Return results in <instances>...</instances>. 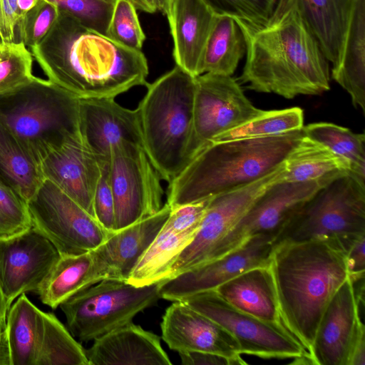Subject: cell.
<instances>
[{
	"mask_svg": "<svg viewBox=\"0 0 365 365\" xmlns=\"http://www.w3.org/2000/svg\"><path fill=\"white\" fill-rule=\"evenodd\" d=\"M365 235V181L352 174L321 188L287 221L274 239L282 242L326 241L346 252Z\"/></svg>",
	"mask_w": 365,
	"mask_h": 365,
	"instance_id": "7",
	"label": "cell"
},
{
	"mask_svg": "<svg viewBox=\"0 0 365 365\" xmlns=\"http://www.w3.org/2000/svg\"><path fill=\"white\" fill-rule=\"evenodd\" d=\"M32 227L27 202L0 183V240L15 236Z\"/></svg>",
	"mask_w": 365,
	"mask_h": 365,
	"instance_id": "39",
	"label": "cell"
},
{
	"mask_svg": "<svg viewBox=\"0 0 365 365\" xmlns=\"http://www.w3.org/2000/svg\"><path fill=\"white\" fill-rule=\"evenodd\" d=\"M365 235L357 239L346 252L349 277L353 282L364 279Z\"/></svg>",
	"mask_w": 365,
	"mask_h": 365,
	"instance_id": "44",
	"label": "cell"
},
{
	"mask_svg": "<svg viewBox=\"0 0 365 365\" xmlns=\"http://www.w3.org/2000/svg\"><path fill=\"white\" fill-rule=\"evenodd\" d=\"M199 225L180 233L160 231L133 267L127 281L140 287L168 279L173 264L192 240Z\"/></svg>",
	"mask_w": 365,
	"mask_h": 365,
	"instance_id": "32",
	"label": "cell"
},
{
	"mask_svg": "<svg viewBox=\"0 0 365 365\" xmlns=\"http://www.w3.org/2000/svg\"><path fill=\"white\" fill-rule=\"evenodd\" d=\"M38 1V0H17L18 6L21 14V19L36 5Z\"/></svg>",
	"mask_w": 365,
	"mask_h": 365,
	"instance_id": "51",
	"label": "cell"
},
{
	"mask_svg": "<svg viewBox=\"0 0 365 365\" xmlns=\"http://www.w3.org/2000/svg\"><path fill=\"white\" fill-rule=\"evenodd\" d=\"M0 48H1V43H0Z\"/></svg>",
	"mask_w": 365,
	"mask_h": 365,
	"instance_id": "53",
	"label": "cell"
},
{
	"mask_svg": "<svg viewBox=\"0 0 365 365\" xmlns=\"http://www.w3.org/2000/svg\"><path fill=\"white\" fill-rule=\"evenodd\" d=\"M171 208L165 203L155 214L111 232L93 255L104 279H128L133 267L155 239Z\"/></svg>",
	"mask_w": 365,
	"mask_h": 365,
	"instance_id": "21",
	"label": "cell"
},
{
	"mask_svg": "<svg viewBox=\"0 0 365 365\" xmlns=\"http://www.w3.org/2000/svg\"><path fill=\"white\" fill-rule=\"evenodd\" d=\"M9 42L16 41L15 34L21 19L17 0H1Z\"/></svg>",
	"mask_w": 365,
	"mask_h": 365,
	"instance_id": "46",
	"label": "cell"
},
{
	"mask_svg": "<svg viewBox=\"0 0 365 365\" xmlns=\"http://www.w3.org/2000/svg\"><path fill=\"white\" fill-rule=\"evenodd\" d=\"M43 326L35 365H89L86 349L51 312H43Z\"/></svg>",
	"mask_w": 365,
	"mask_h": 365,
	"instance_id": "34",
	"label": "cell"
},
{
	"mask_svg": "<svg viewBox=\"0 0 365 365\" xmlns=\"http://www.w3.org/2000/svg\"><path fill=\"white\" fill-rule=\"evenodd\" d=\"M303 135L317 142L346 160L351 174L365 181V135L332 123L319 122L304 125Z\"/></svg>",
	"mask_w": 365,
	"mask_h": 365,
	"instance_id": "33",
	"label": "cell"
},
{
	"mask_svg": "<svg viewBox=\"0 0 365 365\" xmlns=\"http://www.w3.org/2000/svg\"><path fill=\"white\" fill-rule=\"evenodd\" d=\"M109 175L115 231L157 213L163 206V178L142 146L122 143L114 147Z\"/></svg>",
	"mask_w": 365,
	"mask_h": 365,
	"instance_id": "10",
	"label": "cell"
},
{
	"mask_svg": "<svg viewBox=\"0 0 365 365\" xmlns=\"http://www.w3.org/2000/svg\"><path fill=\"white\" fill-rule=\"evenodd\" d=\"M215 291L235 308L289 331L280 317L269 265L250 269Z\"/></svg>",
	"mask_w": 365,
	"mask_h": 365,
	"instance_id": "24",
	"label": "cell"
},
{
	"mask_svg": "<svg viewBox=\"0 0 365 365\" xmlns=\"http://www.w3.org/2000/svg\"><path fill=\"white\" fill-rule=\"evenodd\" d=\"M59 257L55 246L34 227L0 240V289L8 310L20 295L36 293Z\"/></svg>",
	"mask_w": 365,
	"mask_h": 365,
	"instance_id": "17",
	"label": "cell"
},
{
	"mask_svg": "<svg viewBox=\"0 0 365 365\" xmlns=\"http://www.w3.org/2000/svg\"><path fill=\"white\" fill-rule=\"evenodd\" d=\"M283 163L248 185L210 199L197 232L179 255L168 279L207 262L210 255L254 202L272 185L282 182Z\"/></svg>",
	"mask_w": 365,
	"mask_h": 365,
	"instance_id": "12",
	"label": "cell"
},
{
	"mask_svg": "<svg viewBox=\"0 0 365 365\" xmlns=\"http://www.w3.org/2000/svg\"><path fill=\"white\" fill-rule=\"evenodd\" d=\"M106 36L123 47L141 50L145 35L136 9L129 1H115Z\"/></svg>",
	"mask_w": 365,
	"mask_h": 365,
	"instance_id": "37",
	"label": "cell"
},
{
	"mask_svg": "<svg viewBox=\"0 0 365 365\" xmlns=\"http://www.w3.org/2000/svg\"><path fill=\"white\" fill-rule=\"evenodd\" d=\"M0 365H11L6 330L0 332Z\"/></svg>",
	"mask_w": 365,
	"mask_h": 365,
	"instance_id": "47",
	"label": "cell"
},
{
	"mask_svg": "<svg viewBox=\"0 0 365 365\" xmlns=\"http://www.w3.org/2000/svg\"><path fill=\"white\" fill-rule=\"evenodd\" d=\"M269 269L281 319L309 359L329 302L350 277L346 252L326 241L282 242L274 246Z\"/></svg>",
	"mask_w": 365,
	"mask_h": 365,
	"instance_id": "3",
	"label": "cell"
},
{
	"mask_svg": "<svg viewBox=\"0 0 365 365\" xmlns=\"http://www.w3.org/2000/svg\"><path fill=\"white\" fill-rule=\"evenodd\" d=\"M246 53V41L237 21L216 14L207 39L200 66L205 73L232 76Z\"/></svg>",
	"mask_w": 365,
	"mask_h": 365,
	"instance_id": "30",
	"label": "cell"
},
{
	"mask_svg": "<svg viewBox=\"0 0 365 365\" xmlns=\"http://www.w3.org/2000/svg\"><path fill=\"white\" fill-rule=\"evenodd\" d=\"M332 78L350 96L352 104L365 112V0H355Z\"/></svg>",
	"mask_w": 365,
	"mask_h": 365,
	"instance_id": "25",
	"label": "cell"
},
{
	"mask_svg": "<svg viewBox=\"0 0 365 365\" xmlns=\"http://www.w3.org/2000/svg\"><path fill=\"white\" fill-rule=\"evenodd\" d=\"M30 49L48 80L81 99L115 98L148 83V65L141 50L123 47L62 11Z\"/></svg>",
	"mask_w": 365,
	"mask_h": 365,
	"instance_id": "1",
	"label": "cell"
},
{
	"mask_svg": "<svg viewBox=\"0 0 365 365\" xmlns=\"http://www.w3.org/2000/svg\"><path fill=\"white\" fill-rule=\"evenodd\" d=\"M181 301L226 329L237 342L242 354L264 359L293 358L309 364L307 351L289 331L235 308L215 290Z\"/></svg>",
	"mask_w": 365,
	"mask_h": 365,
	"instance_id": "11",
	"label": "cell"
},
{
	"mask_svg": "<svg viewBox=\"0 0 365 365\" xmlns=\"http://www.w3.org/2000/svg\"><path fill=\"white\" fill-rule=\"evenodd\" d=\"M43 180L40 164L0 123V183L28 202Z\"/></svg>",
	"mask_w": 365,
	"mask_h": 365,
	"instance_id": "31",
	"label": "cell"
},
{
	"mask_svg": "<svg viewBox=\"0 0 365 365\" xmlns=\"http://www.w3.org/2000/svg\"><path fill=\"white\" fill-rule=\"evenodd\" d=\"M82 138L68 141L40 163L48 180L95 217L93 198L101 175L102 164Z\"/></svg>",
	"mask_w": 365,
	"mask_h": 365,
	"instance_id": "20",
	"label": "cell"
},
{
	"mask_svg": "<svg viewBox=\"0 0 365 365\" xmlns=\"http://www.w3.org/2000/svg\"><path fill=\"white\" fill-rule=\"evenodd\" d=\"M302 136V128L274 136L212 143L169 182L166 203L173 208L255 182L278 168Z\"/></svg>",
	"mask_w": 365,
	"mask_h": 365,
	"instance_id": "4",
	"label": "cell"
},
{
	"mask_svg": "<svg viewBox=\"0 0 365 365\" xmlns=\"http://www.w3.org/2000/svg\"><path fill=\"white\" fill-rule=\"evenodd\" d=\"M237 23L246 41L240 81L249 89L287 99L330 89L329 61L292 0H277L262 25Z\"/></svg>",
	"mask_w": 365,
	"mask_h": 365,
	"instance_id": "2",
	"label": "cell"
},
{
	"mask_svg": "<svg viewBox=\"0 0 365 365\" xmlns=\"http://www.w3.org/2000/svg\"><path fill=\"white\" fill-rule=\"evenodd\" d=\"M321 188L316 182L272 185L217 245L207 262L239 247L254 236L269 235L275 239L291 217Z\"/></svg>",
	"mask_w": 365,
	"mask_h": 365,
	"instance_id": "15",
	"label": "cell"
},
{
	"mask_svg": "<svg viewBox=\"0 0 365 365\" xmlns=\"http://www.w3.org/2000/svg\"><path fill=\"white\" fill-rule=\"evenodd\" d=\"M157 9L163 14H166L170 0H155Z\"/></svg>",
	"mask_w": 365,
	"mask_h": 365,
	"instance_id": "52",
	"label": "cell"
},
{
	"mask_svg": "<svg viewBox=\"0 0 365 365\" xmlns=\"http://www.w3.org/2000/svg\"><path fill=\"white\" fill-rule=\"evenodd\" d=\"M274 238L257 235L225 255L161 282L160 298L180 301L215 290L237 275L256 267L268 266Z\"/></svg>",
	"mask_w": 365,
	"mask_h": 365,
	"instance_id": "16",
	"label": "cell"
},
{
	"mask_svg": "<svg viewBox=\"0 0 365 365\" xmlns=\"http://www.w3.org/2000/svg\"><path fill=\"white\" fill-rule=\"evenodd\" d=\"M135 8L143 12L153 14L158 11L155 0H128Z\"/></svg>",
	"mask_w": 365,
	"mask_h": 365,
	"instance_id": "48",
	"label": "cell"
},
{
	"mask_svg": "<svg viewBox=\"0 0 365 365\" xmlns=\"http://www.w3.org/2000/svg\"><path fill=\"white\" fill-rule=\"evenodd\" d=\"M162 281L139 287L108 278L81 290L59 306L68 329L74 338L86 342L133 322L139 312L161 299Z\"/></svg>",
	"mask_w": 365,
	"mask_h": 365,
	"instance_id": "8",
	"label": "cell"
},
{
	"mask_svg": "<svg viewBox=\"0 0 365 365\" xmlns=\"http://www.w3.org/2000/svg\"><path fill=\"white\" fill-rule=\"evenodd\" d=\"M145 86L137 108L143 149L170 182L192 160L195 77L176 65Z\"/></svg>",
	"mask_w": 365,
	"mask_h": 365,
	"instance_id": "5",
	"label": "cell"
},
{
	"mask_svg": "<svg viewBox=\"0 0 365 365\" xmlns=\"http://www.w3.org/2000/svg\"><path fill=\"white\" fill-rule=\"evenodd\" d=\"M32 67V53L23 42L1 41L0 94L31 81Z\"/></svg>",
	"mask_w": 365,
	"mask_h": 365,
	"instance_id": "36",
	"label": "cell"
},
{
	"mask_svg": "<svg viewBox=\"0 0 365 365\" xmlns=\"http://www.w3.org/2000/svg\"><path fill=\"white\" fill-rule=\"evenodd\" d=\"M115 98H80L82 138L101 163L109 162L112 150L122 143L143 146L137 108L128 109Z\"/></svg>",
	"mask_w": 365,
	"mask_h": 365,
	"instance_id": "19",
	"label": "cell"
},
{
	"mask_svg": "<svg viewBox=\"0 0 365 365\" xmlns=\"http://www.w3.org/2000/svg\"><path fill=\"white\" fill-rule=\"evenodd\" d=\"M231 76L205 73L195 77L192 159L219 135L262 112Z\"/></svg>",
	"mask_w": 365,
	"mask_h": 365,
	"instance_id": "14",
	"label": "cell"
},
{
	"mask_svg": "<svg viewBox=\"0 0 365 365\" xmlns=\"http://www.w3.org/2000/svg\"><path fill=\"white\" fill-rule=\"evenodd\" d=\"M58 6L47 0H38L20 20L19 41L31 48L47 34L58 16Z\"/></svg>",
	"mask_w": 365,
	"mask_h": 365,
	"instance_id": "41",
	"label": "cell"
},
{
	"mask_svg": "<svg viewBox=\"0 0 365 365\" xmlns=\"http://www.w3.org/2000/svg\"><path fill=\"white\" fill-rule=\"evenodd\" d=\"M304 126V113L298 107L264 110L241 125L217 136L212 143L239 138L274 136L294 130Z\"/></svg>",
	"mask_w": 365,
	"mask_h": 365,
	"instance_id": "35",
	"label": "cell"
},
{
	"mask_svg": "<svg viewBox=\"0 0 365 365\" xmlns=\"http://www.w3.org/2000/svg\"><path fill=\"white\" fill-rule=\"evenodd\" d=\"M96 220L109 232L115 231V204L111 189L109 162L102 164L101 175L93 198Z\"/></svg>",
	"mask_w": 365,
	"mask_h": 365,
	"instance_id": "42",
	"label": "cell"
},
{
	"mask_svg": "<svg viewBox=\"0 0 365 365\" xmlns=\"http://www.w3.org/2000/svg\"><path fill=\"white\" fill-rule=\"evenodd\" d=\"M210 198L171 208L160 231L180 233L199 225Z\"/></svg>",
	"mask_w": 365,
	"mask_h": 365,
	"instance_id": "43",
	"label": "cell"
},
{
	"mask_svg": "<svg viewBox=\"0 0 365 365\" xmlns=\"http://www.w3.org/2000/svg\"><path fill=\"white\" fill-rule=\"evenodd\" d=\"M359 299L349 277L329 302L309 354V364L364 365L365 327Z\"/></svg>",
	"mask_w": 365,
	"mask_h": 365,
	"instance_id": "13",
	"label": "cell"
},
{
	"mask_svg": "<svg viewBox=\"0 0 365 365\" xmlns=\"http://www.w3.org/2000/svg\"><path fill=\"white\" fill-rule=\"evenodd\" d=\"M0 41L9 42L1 0H0Z\"/></svg>",
	"mask_w": 365,
	"mask_h": 365,
	"instance_id": "50",
	"label": "cell"
},
{
	"mask_svg": "<svg viewBox=\"0 0 365 365\" xmlns=\"http://www.w3.org/2000/svg\"><path fill=\"white\" fill-rule=\"evenodd\" d=\"M27 204L33 227L55 246L60 255L94 250L111 232L48 180H43Z\"/></svg>",
	"mask_w": 365,
	"mask_h": 365,
	"instance_id": "9",
	"label": "cell"
},
{
	"mask_svg": "<svg viewBox=\"0 0 365 365\" xmlns=\"http://www.w3.org/2000/svg\"><path fill=\"white\" fill-rule=\"evenodd\" d=\"M282 182H316L321 187L351 174L349 163L304 135L284 160Z\"/></svg>",
	"mask_w": 365,
	"mask_h": 365,
	"instance_id": "28",
	"label": "cell"
},
{
	"mask_svg": "<svg viewBox=\"0 0 365 365\" xmlns=\"http://www.w3.org/2000/svg\"><path fill=\"white\" fill-rule=\"evenodd\" d=\"M218 14L233 17L251 26L264 24L272 14L277 0H205Z\"/></svg>",
	"mask_w": 365,
	"mask_h": 365,
	"instance_id": "40",
	"label": "cell"
},
{
	"mask_svg": "<svg viewBox=\"0 0 365 365\" xmlns=\"http://www.w3.org/2000/svg\"><path fill=\"white\" fill-rule=\"evenodd\" d=\"M165 15L176 65L194 77L200 76L203 50L216 13L205 0H170Z\"/></svg>",
	"mask_w": 365,
	"mask_h": 365,
	"instance_id": "22",
	"label": "cell"
},
{
	"mask_svg": "<svg viewBox=\"0 0 365 365\" xmlns=\"http://www.w3.org/2000/svg\"><path fill=\"white\" fill-rule=\"evenodd\" d=\"M8 308L0 289V332L6 330Z\"/></svg>",
	"mask_w": 365,
	"mask_h": 365,
	"instance_id": "49",
	"label": "cell"
},
{
	"mask_svg": "<svg viewBox=\"0 0 365 365\" xmlns=\"http://www.w3.org/2000/svg\"><path fill=\"white\" fill-rule=\"evenodd\" d=\"M86 28L105 35L116 0H47Z\"/></svg>",
	"mask_w": 365,
	"mask_h": 365,
	"instance_id": "38",
	"label": "cell"
},
{
	"mask_svg": "<svg viewBox=\"0 0 365 365\" xmlns=\"http://www.w3.org/2000/svg\"><path fill=\"white\" fill-rule=\"evenodd\" d=\"M0 43H1V41H0Z\"/></svg>",
	"mask_w": 365,
	"mask_h": 365,
	"instance_id": "54",
	"label": "cell"
},
{
	"mask_svg": "<svg viewBox=\"0 0 365 365\" xmlns=\"http://www.w3.org/2000/svg\"><path fill=\"white\" fill-rule=\"evenodd\" d=\"M329 62L339 58L355 0H292Z\"/></svg>",
	"mask_w": 365,
	"mask_h": 365,
	"instance_id": "27",
	"label": "cell"
},
{
	"mask_svg": "<svg viewBox=\"0 0 365 365\" xmlns=\"http://www.w3.org/2000/svg\"><path fill=\"white\" fill-rule=\"evenodd\" d=\"M0 123L40 164L53 150L82 138L80 98L34 76L0 94Z\"/></svg>",
	"mask_w": 365,
	"mask_h": 365,
	"instance_id": "6",
	"label": "cell"
},
{
	"mask_svg": "<svg viewBox=\"0 0 365 365\" xmlns=\"http://www.w3.org/2000/svg\"><path fill=\"white\" fill-rule=\"evenodd\" d=\"M86 350L89 365H171L160 338L133 322L93 340Z\"/></svg>",
	"mask_w": 365,
	"mask_h": 365,
	"instance_id": "23",
	"label": "cell"
},
{
	"mask_svg": "<svg viewBox=\"0 0 365 365\" xmlns=\"http://www.w3.org/2000/svg\"><path fill=\"white\" fill-rule=\"evenodd\" d=\"M160 328L162 339L172 350L204 351L225 356L233 364H246L237 342L226 329L181 300L166 309Z\"/></svg>",
	"mask_w": 365,
	"mask_h": 365,
	"instance_id": "18",
	"label": "cell"
},
{
	"mask_svg": "<svg viewBox=\"0 0 365 365\" xmlns=\"http://www.w3.org/2000/svg\"><path fill=\"white\" fill-rule=\"evenodd\" d=\"M103 279L93 250L60 255L36 293L43 304L56 309L76 293Z\"/></svg>",
	"mask_w": 365,
	"mask_h": 365,
	"instance_id": "26",
	"label": "cell"
},
{
	"mask_svg": "<svg viewBox=\"0 0 365 365\" xmlns=\"http://www.w3.org/2000/svg\"><path fill=\"white\" fill-rule=\"evenodd\" d=\"M43 326V311L25 294L13 302L6 315L11 365H35Z\"/></svg>",
	"mask_w": 365,
	"mask_h": 365,
	"instance_id": "29",
	"label": "cell"
},
{
	"mask_svg": "<svg viewBox=\"0 0 365 365\" xmlns=\"http://www.w3.org/2000/svg\"><path fill=\"white\" fill-rule=\"evenodd\" d=\"M182 365H232L229 359L204 351L178 352Z\"/></svg>",
	"mask_w": 365,
	"mask_h": 365,
	"instance_id": "45",
	"label": "cell"
}]
</instances>
